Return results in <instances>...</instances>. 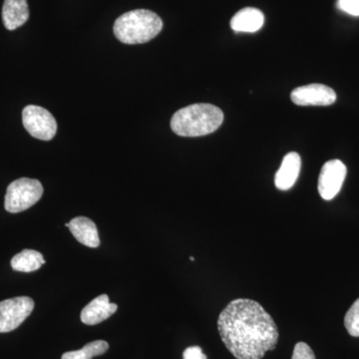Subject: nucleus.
I'll return each mask as SVG.
<instances>
[{
    "instance_id": "1",
    "label": "nucleus",
    "mask_w": 359,
    "mask_h": 359,
    "mask_svg": "<svg viewBox=\"0 0 359 359\" xmlns=\"http://www.w3.org/2000/svg\"><path fill=\"white\" fill-rule=\"evenodd\" d=\"M219 334L237 359H262L273 351L278 330L273 318L259 302L249 299L231 302L219 314Z\"/></svg>"
},
{
    "instance_id": "2",
    "label": "nucleus",
    "mask_w": 359,
    "mask_h": 359,
    "mask_svg": "<svg viewBox=\"0 0 359 359\" xmlns=\"http://www.w3.org/2000/svg\"><path fill=\"white\" fill-rule=\"evenodd\" d=\"M224 121L223 111L212 104L198 103L182 108L173 115L171 128L181 137L214 133Z\"/></svg>"
},
{
    "instance_id": "3",
    "label": "nucleus",
    "mask_w": 359,
    "mask_h": 359,
    "mask_svg": "<svg viewBox=\"0 0 359 359\" xmlns=\"http://www.w3.org/2000/svg\"><path fill=\"white\" fill-rule=\"evenodd\" d=\"M162 28L159 15L147 9H136L118 18L113 32L122 43L143 44L154 39Z\"/></svg>"
},
{
    "instance_id": "4",
    "label": "nucleus",
    "mask_w": 359,
    "mask_h": 359,
    "mask_svg": "<svg viewBox=\"0 0 359 359\" xmlns=\"http://www.w3.org/2000/svg\"><path fill=\"white\" fill-rule=\"evenodd\" d=\"M43 195V187L39 180L21 178L7 187L4 207L7 212H20L36 204Z\"/></svg>"
},
{
    "instance_id": "5",
    "label": "nucleus",
    "mask_w": 359,
    "mask_h": 359,
    "mask_svg": "<svg viewBox=\"0 0 359 359\" xmlns=\"http://www.w3.org/2000/svg\"><path fill=\"white\" fill-rule=\"evenodd\" d=\"M22 122L26 131L39 140L50 141L57 132L55 118L40 106H26L22 111Z\"/></svg>"
},
{
    "instance_id": "6",
    "label": "nucleus",
    "mask_w": 359,
    "mask_h": 359,
    "mask_svg": "<svg viewBox=\"0 0 359 359\" xmlns=\"http://www.w3.org/2000/svg\"><path fill=\"white\" fill-rule=\"evenodd\" d=\"M34 302L29 297H18L0 302V334L13 332L32 314Z\"/></svg>"
},
{
    "instance_id": "7",
    "label": "nucleus",
    "mask_w": 359,
    "mask_h": 359,
    "mask_svg": "<svg viewBox=\"0 0 359 359\" xmlns=\"http://www.w3.org/2000/svg\"><path fill=\"white\" fill-rule=\"evenodd\" d=\"M347 169L339 160H330L321 168L318 193L323 200L330 201L339 193L346 180Z\"/></svg>"
},
{
    "instance_id": "8",
    "label": "nucleus",
    "mask_w": 359,
    "mask_h": 359,
    "mask_svg": "<svg viewBox=\"0 0 359 359\" xmlns=\"http://www.w3.org/2000/svg\"><path fill=\"white\" fill-rule=\"evenodd\" d=\"M290 98L295 105L328 106L337 101V93L327 85L309 84L295 88Z\"/></svg>"
},
{
    "instance_id": "9",
    "label": "nucleus",
    "mask_w": 359,
    "mask_h": 359,
    "mask_svg": "<svg viewBox=\"0 0 359 359\" xmlns=\"http://www.w3.org/2000/svg\"><path fill=\"white\" fill-rule=\"evenodd\" d=\"M117 309V304L110 302L107 294H101L82 309L80 318L85 325H95L109 318Z\"/></svg>"
},
{
    "instance_id": "10",
    "label": "nucleus",
    "mask_w": 359,
    "mask_h": 359,
    "mask_svg": "<svg viewBox=\"0 0 359 359\" xmlns=\"http://www.w3.org/2000/svg\"><path fill=\"white\" fill-rule=\"evenodd\" d=\"M302 160L299 155L290 152L283 158L280 169L276 172L275 184L280 191H287L294 185L301 172Z\"/></svg>"
},
{
    "instance_id": "11",
    "label": "nucleus",
    "mask_w": 359,
    "mask_h": 359,
    "mask_svg": "<svg viewBox=\"0 0 359 359\" xmlns=\"http://www.w3.org/2000/svg\"><path fill=\"white\" fill-rule=\"evenodd\" d=\"M29 18V8L26 0H4L2 20L6 29L15 30L25 25Z\"/></svg>"
},
{
    "instance_id": "12",
    "label": "nucleus",
    "mask_w": 359,
    "mask_h": 359,
    "mask_svg": "<svg viewBox=\"0 0 359 359\" xmlns=\"http://www.w3.org/2000/svg\"><path fill=\"white\" fill-rule=\"evenodd\" d=\"M264 15L259 9L245 7L235 14L231 20V27L236 32H257L263 27Z\"/></svg>"
},
{
    "instance_id": "13",
    "label": "nucleus",
    "mask_w": 359,
    "mask_h": 359,
    "mask_svg": "<svg viewBox=\"0 0 359 359\" xmlns=\"http://www.w3.org/2000/svg\"><path fill=\"white\" fill-rule=\"evenodd\" d=\"M71 233L80 244L89 248H97L100 245L96 224L86 217H77L69 223Z\"/></svg>"
},
{
    "instance_id": "14",
    "label": "nucleus",
    "mask_w": 359,
    "mask_h": 359,
    "mask_svg": "<svg viewBox=\"0 0 359 359\" xmlns=\"http://www.w3.org/2000/svg\"><path fill=\"white\" fill-rule=\"evenodd\" d=\"M45 264L42 254L37 250H23L11 259V268L21 273H32Z\"/></svg>"
},
{
    "instance_id": "15",
    "label": "nucleus",
    "mask_w": 359,
    "mask_h": 359,
    "mask_svg": "<svg viewBox=\"0 0 359 359\" xmlns=\"http://www.w3.org/2000/svg\"><path fill=\"white\" fill-rule=\"evenodd\" d=\"M109 348V344L104 340H95L90 342L79 351H68L62 355V359H92L102 355Z\"/></svg>"
},
{
    "instance_id": "16",
    "label": "nucleus",
    "mask_w": 359,
    "mask_h": 359,
    "mask_svg": "<svg viewBox=\"0 0 359 359\" xmlns=\"http://www.w3.org/2000/svg\"><path fill=\"white\" fill-rule=\"evenodd\" d=\"M344 325L351 337H359V299L354 302L344 318Z\"/></svg>"
},
{
    "instance_id": "17",
    "label": "nucleus",
    "mask_w": 359,
    "mask_h": 359,
    "mask_svg": "<svg viewBox=\"0 0 359 359\" xmlns=\"http://www.w3.org/2000/svg\"><path fill=\"white\" fill-rule=\"evenodd\" d=\"M337 6L349 15L359 16V0H337Z\"/></svg>"
},
{
    "instance_id": "18",
    "label": "nucleus",
    "mask_w": 359,
    "mask_h": 359,
    "mask_svg": "<svg viewBox=\"0 0 359 359\" xmlns=\"http://www.w3.org/2000/svg\"><path fill=\"white\" fill-rule=\"evenodd\" d=\"M292 359H316V355H314L313 349L308 344L304 342H299L295 344Z\"/></svg>"
},
{
    "instance_id": "19",
    "label": "nucleus",
    "mask_w": 359,
    "mask_h": 359,
    "mask_svg": "<svg viewBox=\"0 0 359 359\" xmlns=\"http://www.w3.org/2000/svg\"><path fill=\"white\" fill-rule=\"evenodd\" d=\"M183 359H207L200 346H191L185 349Z\"/></svg>"
},
{
    "instance_id": "20",
    "label": "nucleus",
    "mask_w": 359,
    "mask_h": 359,
    "mask_svg": "<svg viewBox=\"0 0 359 359\" xmlns=\"http://www.w3.org/2000/svg\"><path fill=\"white\" fill-rule=\"evenodd\" d=\"M190 259H191V261H195V259H194L193 257H190Z\"/></svg>"
}]
</instances>
